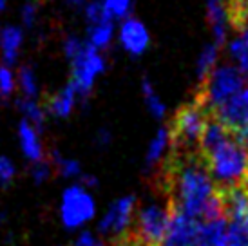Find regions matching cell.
I'll return each instance as SVG.
<instances>
[{"label": "cell", "instance_id": "2", "mask_svg": "<svg viewBox=\"0 0 248 246\" xmlns=\"http://www.w3.org/2000/svg\"><path fill=\"white\" fill-rule=\"evenodd\" d=\"M217 190H228L248 181V147L230 136L214 151L203 154Z\"/></svg>", "mask_w": 248, "mask_h": 246}, {"label": "cell", "instance_id": "26", "mask_svg": "<svg viewBox=\"0 0 248 246\" xmlns=\"http://www.w3.org/2000/svg\"><path fill=\"white\" fill-rule=\"evenodd\" d=\"M15 91V75L7 65H0V94L9 96Z\"/></svg>", "mask_w": 248, "mask_h": 246}, {"label": "cell", "instance_id": "11", "mask_svg": "<svg viewBox=\"0 0 248 246\" xmlns=\"http://www.w3.org/2000/svg\"><path fill=\"white\" fill-rule=\"evenodd\" d=\"M120 44L129 55H143L151 44L149 29L145 28V24L140 22L138 18H125L120 28Z\"/></svg>", "mask_w": 248, "mask_h": 246}, {"label": "cell", "instance_id": "35", "mask_svg": "<svg viewBox=\"0 0 248 246\" xmlns=\"http://www.w3.org/2000/svg\"><path fill=\"white\" fill-rule=\"evenodd\" d=\"M67 4H71V6H82L85 0H65Z\"/></svg>", "mask_w": 248, "mask_h": 246}, {"label": "cell", "instance_id": "22", "mask_svg": "<svg viewBox=\"0 0 248 246\" xmlns=\"http://www.w3.org/2000/svg\"><path fill=\"white\" fill-rule=\"evenodd\" d=\"M18 83H20V89L24 92V96L28 100H35L38 96V80H36L35 71L31 67H22L18 73Z\"/></svg>", "mask_w": 248, "mask_h": 246}, {"label": "cell", "instance_id": "14", "mask_svg": "<svg viewBox=\"0 0 248 246\" xmlns=\"http://www.w3.org/2000/svg\"><path fill=\"white\" fill-rule=\"evenodd\" d=\"M22 42H24V34L18 28L15 26H6L0 31V51H2V58H4V65H13L18 53H20Z\"/></svg>", "mask_w": 248, "mask_h": 246}, {"label": "cell", "instance_id": "5", "mask_svg": "<svg viewBox=\"0 0 248 246\" xmlns=\"http://www.w3.org/2000/svg\"><path fill=\"white\" fill-rule=\"evenodd\" d=\"M170 208L165 201L141 208L134 214L132 225L127 232L141 246H161L169 228Z\"/></svg>", "mask_w": 248, "mask_h": 246}, {"label": "cell", "instance_id": "30", "mask_svg": "<svg viewBox=\"0 0 248 246\" xmlns=\"http://www.w3.org/2000/svg\"><path fill=\"white\" fill-rule=\"evenodd\" d=\"M36 13H38V9H36L35 4H26V6L22 7V22H24L26 28H31L35 24Z\"/></svg>", "mask_w": 248, "mask_h": 246}, {"label": "cell", "instance_id": "4", "mask_svg": "<svg viewBox=\"0 0 248 246\" xmlns=\"http://www.w3.org/2000/svg\"><path fill=\"white\" fill-rule=\"evenodd\" d=\"M245 87V76L234 65H219L201 83V91L194 102H198L208 114L228 98L237 94Z\"/></svg>", "mask_w": 248, "mask_h": 246}, {"label": "cell", "instance_id": "18", "mask_svg": "<svg viewBox=\"0 0 248 246\" xmlns=\"http://www.w3.org/2000/svg\"><path fill=\"white\" fill-rule=\"evenodd\" d=\"M112 36H114L112 20L104 22V24H98V26H91L89 33H87V44L96 51H102V49L109 47Z\"/></svg>", "mask_w": 248, "mask_h": 246}, {"label": "cell", "instance_id": "23", "mask_svg": "<svg viewBox=\"0 0 248 246\" xmlns=\"http://www.w3.org/2000/svg\"><path fill=\"white\" fill-rule=\"evenodd\" d=\"M85 20H87V24H89V28H91V26H98V24L109 22V20H112V18L109 16V13H107V9H105L102 0H93V2H89L87 7H85Z\"/></svg>", "mask_w": 248, "mask_h": 246}, {"label": "cell", "instance_id": "10", "mask_svg": "<svg viewBox=\"0 0 248 246\" xmlns=\"http://www.w3.org/2000/svg\"><path fill=\"white\" fill-rule=\"evenodd\" d=\"M134 208H136V198H122L114 201L107 210L105 217L100 223V232L102 233H114V237L124 235L132 225L134 219Z\"/></svg>", "mask_w": 248, "mask_h": 246}, {"label": "cell", "instance_id": "25", "mask_svg": "<svg viewBox=\"0 0 248 246\" xmlns=\"http://www.w3.org/2000/svg\"><path fill=\"white\" fill-rule=\"evenodd\" d=\"M110 18H124L131 9V0H102Z\"/></svg>", "mask_w": 248, "mask_h": 246}, {"label": "cell", "instance_id": "38", "mask_svg": "<svg viewBox=\"0 0 248 246\" xmlns=\"http://www.w3.org/2000/svg\"><path fill=\"white\" fill-rule=\"evenodd\" d=\"M93 246H105V245H104V243H98V241H96V243H94Z\"/></svg>", "mask_w": 248, "mask_h": 246}, {"label": "cell", "instance_id": "32", "mask_svg": "<svg viewBox=\"0 0 248 246\" xmlns=\"http://www.w3.org/2000/svg\"><path fill=\"white\" fill-rule=\"evenodd\" d=\"M94 243H96V241H94V235H93V233L83 232V233H80V237L76 239L75 245L76 246H93Z\"/></svg>", "mask_w": 248, "mask_h": 246}, {"label": "cell", "instance_id": "27", "mask_svg": "<svg viewBox=\"0 0 248 246\" xmlns=\"http://www.w3.org/2000/svg\"><path fill=\"white\" fill-rule=\"evenodd\" d=\"M217 246H248V235H245V233L237 232V230L228 226L225 237L219 241Z\"/></svg>", "mask_w": 248, "mask_h": 246}, {"label": "cell", "instance_id": "1", "mask_svg": "<svg viewBox=\"0 0 248 246\" xmlns=\"http://www.w3.org/2000/svg\"><path fill=\"white\" fill-rule=\"evenodd\" d=\"M154 190L170 206L201 223L225 219L223 201L200 152L169 151L152 181Z\"/></svg>", "mask_w": 248, "mask_h": 246}, {"label": "cell", "instance_id": "19", "mask_svg": "<svg viewBox=\"0 0 248 246\" xmlns=\"http://www.w3.org/2000/svg\"><path fill=\"white\" fill-rule=\"evenodd\" d=\"M217 56H219V51H217V46L216 44H210L207 47L201 51L200 58H198V63H196V75H198V80L201 83L208 78V75L216 69V63H217Z\"/></svg>", "mask_w": 248, "mask_h": 246}, {"label": "cell", "instance_id": "28", "mask_svg": "<svg viewBox=\"0 0 248 246\" xmlns=\"http://www.w3.org/2000/svg\"><path fill=\"white\" fill-rule=\"evenodd\" d=\"M15 174H16L15 165L11 163L6 156H0V183L2 184L11 183L15 178Z\"/></svg>", "mask_w": 248, "mask_h": 246}, {"label": "cell", "instance_id": "3", "mask_svg": "<svg viewBox=\"0 0 248 246\" xmlns=\"http://www.w3.org/2000/svg\"><path fill=\"white\" fill-rule=\"evenodd\" d=\"M208 118H210V114L198 102L183 105L176 112L170 127H169L170 151L200 152V139Z\"/></svg>", "mask_w": 248, "mask_h": 246}, {"label": "cell", "instance_id": "29", "mask_svg": "<svg viewBox=\"0 0 248 246\" xmlns=\"http://www.w3.org/2000/svg\"><path fill=\"white\" fill-rule=\"evenodd\" d=\"M83 46H85V44H83L80 38H76V36H67V38H65V44H63V53H65V56L69 58V62L73 60L80 51H82Z\"/></svg>", "mask_w": 248, "mask_h": 246}, {"label": "cell", "instance_id": "36", "mask_svg": "<svg viewBox=\"0 0 248 246\" xmlns=\"http://www.w3.org/2000/svg\"><path fill=\"white\" fill-rule=\"evenodd\" d=\"M6 4H7V0H0V9H4V7H6Z\"/></svg>", "mask_w": 248, "mask_h": 246}, {"label": "cell", "instance_id": "13", "mask_svg": "<svg viewBox=\"0 0 248 246\" xmlns=\"http://www.w3.org/2000/svg\"><path fill=\"white\" fill-rule=\"evenodd\" d=\"M18 141L26 157H29L31 161H44V149H42V141L38 136V129H35L33 125L26 120H22L18 125Z\"/></svg>", "mask_w": 248, "mask_h": 246}, {"label": "cell", "instance_id": "16", "mask_svg": "<svg viewBox=\"0 0 248 246\" xmlns=\"http://www.w3.org/2000/svg\"><path fill=\"white\" fill-rule=\"evenodd\" d=\"M170 149V132H169V127H161V129L156 132L154 139L149 145V151H147V165L149 167H154V165H159L163 161V156L165 152Z\"/></svg>", "mask_w": 248, "mask_h": 246}, {"label": "cell", "instance_id": "12", "mask_svg": "<svg viewBox=\"0 0 248 246\" xmlns=\"http://www.w3.org/2000/svg\"><path fill=\"white\" fill-rule=\"evenodd\" d=\"M208 22L212 26L214 42L219 47L227 42L228 34V0H208L207 2Z\"/></svg>", "mask_w": 248, "mask_h": 246}, {"label": "cell", "instance_id": "8", "mask_svg": "<svg viewBox=\"0 0 248 246\" xmlns=\"http://www.w3.org/2000/svg\"><path fill=\"white\" fill-rule=\"evenodd\" d=\"M60 215L67 228H76L94 215V201L82 186H69L63 192Z\"/></svg>", "mask_w": 248, "mask_h": 246}, {"label": "cell", "instance_id": "20", "mask_svg": "<svg viewBox=\"0 0 248 246\" xmlns=\"http://www.w3.org/2000/svg\"><path fill=\"white\" fill-rule=\"evenodd\" d=\"M141 91H143V98H145V105H147V109L151 112L154 118H161L167 114V107L165 103L159 100V96L156 94V91L152 87V83L149 78H143V82H141Z\"/></svg>", "mask_w": 248, "mask_h": 246}, {"label": "cell", "instance_id": "34", "mask_svg": "<svg viewBox=\"0 0 248 246\" xmlns=\"http://www.w3.org/2000/svg\"><path fill=\"white\" fill-rule=\"evenodd\" d=\"M80 178H82V183L87 184V186H96L98 183V179L94 176H91V174H82Z\"/></svg>", "mask_w": 248, "mask_h": 246}, {"label": "cell", "instance_id": "15", "mask_svg": "<svg viewBox=\"0 0 248 246\" xmlns=\"http://www.w3.org/2000/svg\"><path fill=\"white\" fill-rule=\"evenodd\" d=\"M78 100V92L73 87V83H67L60 92H56L51 100H49V110L51 114H55L58 118H67L73 112Z\"/></svg>", "mask_w": 248, "mask_h": 246}, {"label": "cell", "instance_id": "7", "mask_svg": "<svg viewBox=\"0 0 248 246\" xmlns=\"http://www.w3.org/2000/svg\"><path fill=\"white\" fill-rule=\"evenodd\" d=\"M73 78L71 83L78 92V98H87L94 87L96 78L105 71V60L100 51L85 44L83 49L71 60Z\"/></svg>", "mask_w": 248, "mask_h": 246}, {"label": "cell", "instance_id": "31", "mask_svg": "<svg viewBox=\"0 0 248 246\" xmlns=\"http://www.w3.org/2000/svg\"><path fill=\"white\" fill-rule=\"evenodd\" d=\"M49 172H51V167L46 161H38L33 167V178H35L36 183H42L44 179L49 178Z\"/></svg>", "mask_w": 248, "mask_h": 246}, {"label": "cell", "instance_id": "9", "mask_svg": "<svg viewBox=\"0 0 248 246\" xmlns=\"http://www.w3.org/2000/svg\"><path fill=\"white\" fill-rule=\"evenodd\" d=\"M170 208V206H169ZM201 221L190 217L183 212L170 210L169 228L161 246H198Z\"/></svg>", "mask_w": 248, "mask_h": 246}, {"label": "cell", "instance_id": "37", "mask_svg": "<svg viewBox=\"0 0 248 246\" xmlns=\"http://www.w3.org/2000/svg\"><path fill=\"white\" fill-rule=\"evenodd\" d=\"M127 233H129V232H127ZM129 235H131V233H129ZM131 239H132V237H131ZM132 246H141V245H138V243H136V241L132 239Z\"/></svg>", "mask_w": 248, "mask_h": 246}, {"label": "cell", "instance_id": "24", "mask_svg": "<svg viewBox=\"0 0 248 246\" xmlns=\"http://www.w3.org/2000/svg\"><path fill=\"white\" fill-rule=\"evenodd\" d=\"M53 161H55L58 172L62 174L63 178H76V176H82V167L76 159H67L62 157L58 152H53Z\"/></svg>", "mask_w": 248, "mask_h": 246}, {"label": "cell", "instance_id": "21", "mask_svg": "<svg viewBox=\"0 0 248 246\" xmlns=\"http://www.w3.org/2000/svg\"><path fill=\"white\" fill-rule=\"evenodd\" d=\"M18 109H20V112L26 116L24 120L31 123L35 129H40L42 125H44V122H46L44 107H42L36 100H28V98H24V100L18 102Z\"/></svg>", "mask_w": 248, "mask_h": 246}, {"label": "cell", "instance_id": "33", "mask_svg": "<svg viewBox=\"0 0 248 246\" xmlns=\"http://www.w3.org/2000/svg\"><path fill=\"white\" fill-rule=\"evenodd\" d=\"M100 145H107L110 141V132L107 129H102L98 132V139H96Z\"/></svg>", "mask_w": 248, "mask_h": 246}, {"label": "cell", "instance_id": "6", "mask_svg": "<svg viewBox=\"0 0 248 246\" xmlns=\"http://www.w3.org/2000/svg\"><path fill=\"white\" fill-rule=\"evenodd\" d=\"M210 118L225 127V129L248 147V87L245 85L237 94L228 98L225 103L210 112Z\"/></svg>", "mask_w": 248, "mask_h": 246}, {"label": "cell", "instance_id": "17", "mask_svg": "<svg viewBox=\"0 0 248 246\" xmlns=\"http://www.w3.org/2000/svg\"><path fill=\"white\" fill-rule=\"evenodd\" d=\"M230 55L234 56L241 75L248 78V26L239 29V34L230 42Z\"/></svg>", "mask_w": 248, "mask_h": 246}]
</instances>
